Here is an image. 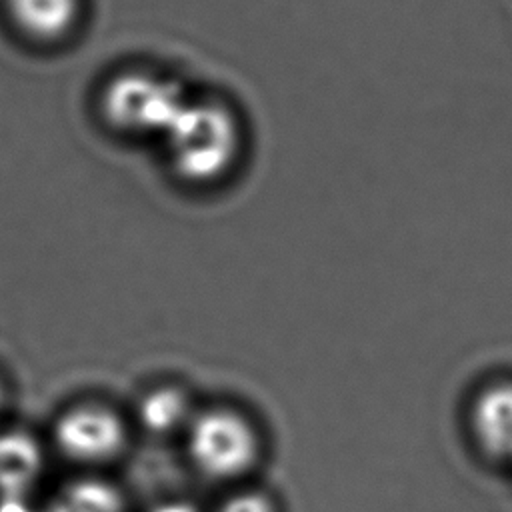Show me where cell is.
Instances as JSON below:
<instances>
[{"mask_svg":"<svg viewBox=\"0 0 512 512\" xmlns=\"http://www.w3.org/2000/svg\"><path fill=\"white\" fill-rule=\"evenodd\" d=\"M188 452L194 466L216 480L244 474L258 456L252 426L230 410H208L196 416L188 430Z\"/></svg>","mask_w":512,"mask_h":512,"instance_id":"cell-1","label":"cell"},{"mask_svg":"<svg viewBox=\"0 0 512 512\" xmlns=\"http://www.w3.org/2000/svg\"><path fill=\"white\" fill-rule=\"evenodd\" d=\"M54 440L62 454L82 462L114 458L126 444L122 420L102 406H78L58 418Z\"/></svg>","mask_w":512,"mask_h":512,"instance_id":"cell-2","label":"cell"},{"mask_svg":"<svg viewBox=\"0 0 512 512\" xmlns=\"http://www.w3.org/2000/svg\"><path fill=\"white\" fill-rule=\"evenodd\" d=\"M230 116L224 110L204 106L186 110L182 118V130L176 138V156L188 170L202 174L206 168L226 162L232 154V130Z\"/></svg>","mask_w":512,"mask_h":512,"instance_id":"cell-3","label":"cell"},{"mask_svg":"<svg viewBox=\"0 0 512 512\" xmlns=\"http://www.w3.org/2000/svg\"><path fill=\"white\" fill-rule=\"evenodd\" d=\"M102 106L116 126L142 130L164 120V112L172 108V98L164 84L146 76L126 74L106 86Z\"/></svg>","mask_w":512,"mask_h":512,"instance_id":"cell-4","label":"cell"},{"mask_svg":"<svg viewBox=\"0 0 512 512\" xmlns=\"http://www.w3.org/2000/svg\"><path fill=\"white\" fill-rule=\"evenodd\" d=\"M472 430L490 458L512 464V382L492 384L478 394Z\"/></svg>","mask_w":512,"mask_h":512,"instance_id":"cell-5","label":"cell"},{"mask_svg":"<svg viewBox=\"0 0 512 512\" xmlns=\"http://www.w3.org/2000/svg\"><path fill=\"white\" fill-rule=\"evenodd\" d=\"M14 24L36 40H58L72 30L80 0H6Z\"/></svg>","mask_w":512,"mask_h":512,"instance_id":"cell-6","label":"cell"},{"mask_svg":"<svg viewBox=\"0 0 512 512\" xmlns=\"http://www.w3.org/2000/svg\"><path fill=\"white\" fill-rule=\"evenodd\" d=\"M40 448L24 432L0 434V496L20 498L40 470Z\"/></svg>","mask_w":512,"mask_h":512,"instance_id":"cell-7","label":"cell"},{"mask_svg":"<svg viewBox=\"0 0 512 512\" xmlns=\"http://www.w3.org/2000/svg\"><path fill=\"white\" fill-rule=\"evenodd\" d=\"M188 418V400L182 392L172 388H162L148 394L140 404L142 424L156 434L170 432L178 428Z\"/></svg>","mask_w":512,"mask_h":512,"instance_id":"cell-8","label":"cell"},{"mask_svg":"<svg viewBox=\"0 0 512 512\" xmlns=\"http://www.w3.org/2000/svg\"><path fill=\"white\" fill-rule=\"evenodd\" d=\"M64 502L70 512H120L122 500L118 492L98 480H82L70 486Z\"/></svg>","mask_w":512,"mask_h":512,"instance_id":"cell-9","label":"cell"},{"mask_svg":"<svg viewBox=\"0 0 512 512\" xmlns=\"http://www.w3.org/2000/svg\"><path fill=\"white\" fill-rule=\"evenodd\" d=\"M218 512H274L272 502L256 492H246V494H236L228 498Z\"/></svg>","mask_w":512,"mask_h":512,"instance_id":"cell-10","label":"cell"},{"mask_svg":"<svg viewBox=\"0 0 512 512\" xmlns=\"http://www.w3.org/2000/svg\"><path fill=\"white\" fill-rule=\"evenodd\" d=\"M0 512H32L20 498L0 496Z\"/></svg>","mask_w":512,"mask_h":512,"instance_id":"cell-11","label":"cell"},{"mask_svg":"<svg viewBox=\"0 0 512 512\" xmlns=\"http://www.w3.org/2000/svg\"><path fill=\"white\" fill-rule=\"evenodd\" d=\"M152 512H200L194 506L186 504V502H164L160 506H156Z\"/></svg>","mask_w":512,"mask_h":512,"instance_id":"cell-12","label":"cell"},{"mask_svg":"<svg viewBox=\"0 0 512 512\" xmlns=\"http://www.w3.org/2000/svg\"><path fill=\"white\" fill-rule=\"evenodd\" d=\"M46 512H70V508H68V504L62 500V502H56V504H52Z\"/></svg>","mask_w":512,"mask_h":512,"instance_id":"cell-13","label":"cell"},{"mask_svg":"<svg viewBox=\"0 0 512 512\" xmlns=\"http://www.w3.org/2000/svg\"><path fill=\"white\" fill-rule=\"evenodd\" d=\"M0 398H2V392H0Z\"/></svg>","mask_w":512,"mask_h":512,"instance_id":"cell-14","label":"cell"}]
</instances>
